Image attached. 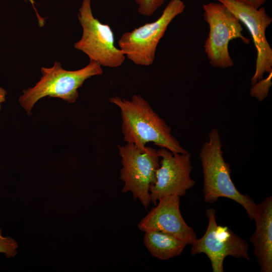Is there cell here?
Listing matches in <instances>:
<instances>
[{
  "label": "cell",
  "mask_w": 272,
  "mask_h": 272,
  "mask_svg": "<svg viewBox=\"0 0 272 272\" xmlns=\"http://www.w3.org/2000/svg\"><path fill=\"white\" fill-rule=\"evenodd\" d=\"M239 4L258 9L263 5L267 0H232Z\"/></svg>",
  "instance_id": "17"
},
{
  "label": "cell",
  "mask_w": 272,
  "mask_h": 272,
  "mask_svg": "<svg viewBox=\"0 0 272 272\" xmlns=\"http://www.w3.org/2000/svg\"><path fill=\"white\" fill-rule=\"evenodd\" d=\"M255 230L249 240L260 271H272V197L268 196L257 205L253 219Z\"/></svg>",
  "instance_id": "12"
},
{
  "label": "cell",
  "mask_w": 272,
  "mask_h": 272,
  "mask_svg": "<svg viewBox=\"0 0 272 272\" xmlns=\"http://www.w3.org/2000/svg\"><path fill=\"white\" fill-rule=\"evenodd\" d=\"M7 92L5 89L0 87V111L2 104L6 101Z\"/></svg>",
  "instance_id": "19"
},
{
  "label": "cell",
  "mask_w": 272,
  "mask_h": 272,
  "mask_svg": "<svg viewBox=\"0 0 272 272\" xmlns=\"http://www.w3.org/2000/svg\"><path fill=\"white\" fill-rule=\"evenodd\" d=\"M206 215L208 227L204 235L191 244V254H205L213 272L224 271V260L228 256L249 260L248 243L228 227L217 224L215 209H207Z\"/></svg>",
  "instance_id": "8"
},
{
  "label": "cell",
  "mask_w": 272,
  "mask_h": 272,
  "mask_svg": "<svg viewBox=\"0 0 272 272\" xmlns=\"http://www.w3.org/2000/svg\"><path fill=\"white\" fill-rule=\"evenodd\" d=\"M204 20L209 32L203 47L210 64L225 69L233 65L228 50L229 42L239 38L246 44L249 39L242 35L243 28L238 19L223 4L209 3L202 6Z\"/></svg>",
  "instance_id": "5"
},
{
  "label": "cell",
  "mask_w": 272,
  "mask_h": 272,
  "mask_svg": "<svg viewBox=\"0 0 272 272\" xmlns=\"http://www.w3.org/2000/svg\"><path fill=\"white\" fill-rule=\"evenodd\" d=\"M199 156L203 175L205 202L212 203L220 197L231 199L242 206L249 218L253 220L257 205L247 194L240 192L233 182L230 166L223 157L217 128L209 132L208 140L202 145Z\"/></svg>",
  "instance_id": "2"
},
{
  "label": "cell",
  "mask_w": 272,
  "mask_h": 272,
  "mask_svg": "<svg viewBox=\"0 0 272 272\" xmlns=\"http://www.w3.org/2000/svg\"><path fill=\"white\" fill-rule=\"evenodd\" d=\"M78 19L83 29L81 38L74 44L101 66L117 67L125 59L123 52L114 44L113 32L110 26L103 24L93 15L90 0H83Z\"/></svg>",
  "instance_id": "7"
},
{
  "label": "cell",
  "mask_w": 272,
  "mask_h": 272,
  "mask_svg": "<svg viewBox=\"0 0 272 272\" xmlns=\"http://www.w3.org/2000/svg\"><path fill=\"white\" fill-rule=\"evenodd\" d=\"M42 76L34 87L23 91L19 98L21 106L30 115L35 103L45 97L59 98L69 103H75L79 97L78 90L89 78L103 73L97 62L89 63L80 70L67 71L55 61L51 67H42Z\"/></svg>",
  "instance_id": "3"
},
{
  "label": "cell",
  "mask_w": 272,
  "mask_h": 272,
  "mask_svg": "<svg viewBox=\"0 0 272 272\" xmlns=\"http://www.w3.org/2000/svg\"><path fill=\"white\" fill-rule=\"evenodd\" d=\"M180 197L168 195L159 199L157 205L139 223L143 232L158 231L171 235L192 244L197 239L193 229L184 220L179 209Z\"/></svg>",
  "instance_id": "11"
},
{
  "label": "cell",
  "mask_w": 272,
  "mask_h": 272,
  "mask_svg": "<svg viewBox=\"0 0 272 272\" xmlns=\"http://www.w3.org/2000/svg\"><path fill=\"white\" fill-rule=\"evenodd\" d=\"M157 153L161 158L160 166L156 171V182L149 189L151 201L154 206L164 196H184L195 183L190 177L192 167L188 152L173 153L161 148Z\"/></svg>",
  "instance_id": "9"
},
{
  "label": "cell",
  "mask_w": 272,
  "mask_h": 272,
  "mask_svg": "<svg viewBox=\"0 0 272 272\" xmlns=\"http://www.w3.org/2000/svg\"><path fill=\"white\" fill-rule=\"evenodd\" d=\"M139 5L138 12L141 15L151 16L161 7L166 0H134Z\"/></svg>",
  "instance_id": "16"
},
{
  "label": "cell",
  "mask_w": 272,
  "mask_h": 272,
  "mask_svg": "<svg viewBox=\"0 0 272 272\" xmlns=\"http://www.w3.org/2000/svg\"><path fill=\"white\" fill-rule=\"evenodd\" d=\"M18 244L13 238L4 236L0 229V253H3L8 258L15 257L17 254Z\"/></svg>",
  "instance_id": "15"
},
{
  "label": "cell",
  "mask_w": 272,
  "mask_h": 272,
  "mask_svg": "<svg viewBox=\"0 0 272 272\" xmlns=\"http://www.w3.org/2000/svg\"><path fill=\"white\" fill-rule=\"evenodd\" d=\"M109 101L120 109L121 130L126 143L143 149L147 143L152 142L173 153L188 152L172 135L171 127L141 95L134 94L129 100L115 96L109 98Z\"/></svg>",
  "instance_id": "1"
},
{
  "label": "cell",
  "mask_w": 272,
  "mask_h": 272,
  "mask_svg": "<svg viewBox=\"0 0 272 272\" xmlns=\"http://www.w3.org/2000/svg\"><path fill=\"white\" fill-rule=\"evenodd\" d=\"M272 72L268 73L265 79H262L252 85L250 90V95L259 101H262L268 95L271 82Z\"/></svg>",
  "instance_id": "14"
},
{
  "label": "cell",
  "mask_w": 272,
  "mask_h": 272,
  "mask_svg": "<svg viewBox=\"0 0 272 272\" xmlns=\"http://www.w3.org/2000/svg\"><path fill=\"white\" fill-rule=\"evenodd\" d=\"M185 8L181 0H171L157 20L123 33L118 41L120 49L135 64H152L157 45L168 25Z\"/></svg>",
  "instance_id": "6"
},
{
  "label": "cell",
  "mask_w": 272,
  "mask_h": 272,
  "mask_svg": "<svg viewBox=\"0 0 272 272\" xmlns=\"http://www.w3.org/2000/svg\"><path fill=\"white\" fill-rule=\"evenodd\" d=\"M226 7L248 29L257 51L255 72L251 77L253 85L263 79L264 73L272 72V49L265 35L272 18L264 8L257 9L232 0H217Z\"/></svg>",
  "instance_id": "10"
},
{
  "label": "cell",
  "mask_w": 272,
  "mask_h": 272,
  "mask_svg": "<svg viewBox=\"0 0 272 272\" xmlns=\"http://www.w3.org/2000/svg\"><path fill=\"white\" fill-rule=\"evenodd\" d=\"M24 1L25 2H26L27 1H29L31 3V4L32 5V6L33 7V9H34V10L35 11V12L36 13L38 23H42L44 21V18H42L39 15L38 12H37V9H36V8L35 7V2H34V0H24Z\"/></svg>",
  "instance_id": "18"
},
{
  "label": "cell",
  "mask_w": 272,
  "mask_h": 272,
  "mask_svg": "<svg viewBox=\"0 0 272 272\" xmlns=\"http://www.w3.org/2000/svg\"><path fill=\"white\" fill-rule=\"evenodd\" d=\"M144 244L153 257L162 260L181 254L187 245L175 237L158 231L145 232Z\"/></svg>",
  "instance_id": "13"
},
{
  "label": "cell",
  "mask_w": 272,
  "mask_h": 272,
  "mask_svg": "<svg viewBox=\"0 0 272 272\" xmlns=\"http://www.w3.org/2000/svg\"><path fill=\"white\" fill-rule=\"evenodd\" d=\"M122 168L119 179L124 183L121 191L130 192L147 210L151 202L149 189L156 180L160 166L157 150L151 147L140 148L132 144L118 145Z\"/></svg>",
  "instance_id": "4"
}]
</instances>
